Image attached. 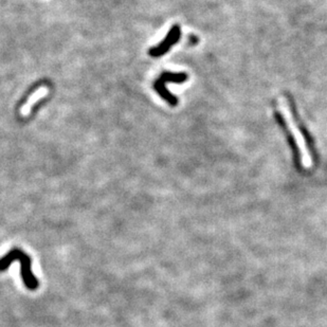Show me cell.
Returning <instances> with one entry per match:
<instances>
[{
	"label": "cell",
	"instance_id": "obj_1",
	"mask_svg": "<svg viewBox=\"0 0 327 327\" xmlns=\"http://www.w3.org/2000/svg\"><path fill=\"white\" fill-rule=\"evenodd\" d=\"M14 260H20V264H22V275L26 286L31 290L36 289L38 287V282L36 277L31 272V261L29 256L25 254L23 251H20V250H13V251H11L9 254H6L0 260V271H3L8 268Z\"/></svg>",
	"mask_w": 327,
	"mask_h": 327
},
{
	"label": "cell",
	"instance_id": "obj_2",
	"mask_svg": "<svg viewBox=\"0 0 327 327\" xmlns=\"http://www.w3.org/2000/svg\"><path fill=\"white\" fill-rule=\"evenodd\" d=\"M286 97L288 99V104H289V109H290V113H291V117L292 119H294L295 123H296V126L300 131L302 137L304 138L305 140V144H306V148H307L308 151H309V155L310 158L316 161L317 159V149H316V146H315V140L314 138H312L309 134V131L307 130V128L305 127V124L303 123V121L301 120L300 116L297 114V106H296V103L292 99V96L290 94H286Z\"/></svg>",
	"mask_w": 327,
	"mask_h": 327
},
{
	"label": "cell",
	"instance_id": "obj_3",
	"mask_svg": "<svg viewBox=\"0 0 327 327\" xmlns=\"http://www.w3.org/2000/svg\"><path fill=\"white\" fill-rule=\"evenodd\" d=\"M180 37H181V29H180V27L178 25H174L171 28L169 33L166 34V36L162 40V43L150 49L149 55L152 58L163 57L164 54H166L171 50V48L174 45H176L178 43Z\"/></svg>",
	"mask_w": 327,
	"mask_h": 327
},
{
	"label": "cell",
	"instance_id": "obj_4",
	"mask_svg": "<svg viewBox=\"0 0 327 327\" xmlns=\"http://www.w3.org/2000/svg\"><path fill=\"white\" fill-rule=\"evenodd\" d=\"M274 118H275V121L279 124V126L281 127V129L283 130V133L287 139V142L289 148L292 151V154H294V158H295V161L297 162V165L302 166L303 162H302V156H301V151L300 149H298V145L297 143L296 138L294 136V134L291 133V130L289 128V126L287 125L286 120H285V118L283 117V115L281 114V111L279 110H275L274 111Z\"/></svg>",
	"mask_w": 327,
	"mask_h": 327
},
{
	"label": "cell",
	"instance_id": "obj_5",
	"mask_svg": "<svg viewBox=\"0 0 327 327\" xmlns=\"http://www.w3.org/2000/svg\"><path fill=\"white\" fill-rule=\"evenodd\" d=\"M154 88H155L156 91L158 92V94L161 96L165 102H168L170 105H172V106H177L178 105V97H176L175 95H173L169 91V89L166 88V86H165V84L163 82H161L160 80H157L155 82Z\"/></svg>",
	"mask_w": 327,
	"mask_h": 327
},
{
	"label": "cell",
	"instance_id": "obj_6",
	"mask_svg": "<svg viewBox=\"0 0 327 327\" xmlns=\"http://www.w3.org/2000/svg\"><path fill=\"white\" fill-rule=\"evenodd\" d=\"M189 76L186 73H173V72H163L160 76L159 80L163 83H176V84H182L185 81H187Z\"/></svg>",
	"mask_w": 327,
	"mask_h": 327
}]
</instances>
